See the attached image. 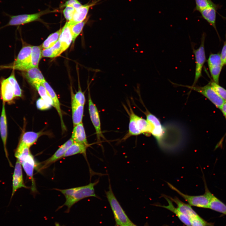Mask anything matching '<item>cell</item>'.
<instances>
[{"label": "cell", "instance_id": "37", "mask_svg": "<svg viewBox=\"0 0 226 226\" xmlns=\"http://www.w3.org/2000/svg\"><path fill=\"white\" fill-rule=\"evenodd\" d=\"M191 226H213L205 221L199 215L190 219Z\"/></svg>", "mask_w": 226, "mask_h": 226}, {"label": "cell", "instance_id": "27", "mask_svg": "<svg viewBox=\"0 0 226 226\" xmlns=\"http://www.w3.org/2000/svg\"><path fill=\"white\" fill-rule=\"evenodd\" d=\"M25 76L31 83L34 82H41L45 80L43 74L38 67H32L26 71Z\"/></svg>", "mask_w": 226, "mask_h": 226}, {"label": "cell", "instance_id": "20", "mask_svg": "<svg viewBox=\"0 0 226 226\" xmlns=\"http://www.w3.org/2000/svg\"><path fill=\"white\" fill-rule=\"evenodd\" d=\"M163 196L166 199L168 202L167 206L161 205H155V206L164 208L174 213L180 220L186 226H191L190 221L189 218L177 207H175L173 205L172 202L165 195H163Z\"/></svg>", "mask_w": 226, "mask_h": 226}, {"label": "cell", "instance_id": "31", "mask_svg": "<svg viewBox=\"0 0 226 226\" xmlns=\"http://www.w3.org/2000/svg\"><path fill=\"white\" fill-rule=\"evenodd\" d=\"M61 46L58 40L51 47L45 49L42 51V56L44 57L53 58L60 55L61 54Z\"/></svg>", "mask_w": 226, "mask_h": 226}, {"label": "cell", "instance_id": "22", "mask_svg": "<svg viewBox=\"0 0 226 226\" xmlns=\"http://www.w3.org/2000/svg\"><path fill=\"white\" fill-rule=\"evenodd\" d=\"M72 116L73 127L82 122L84 106L78 104L72 96Z\"/></svg>", "mask_w": 226, "mask_h": 226}, {"label": "cell", "instance_id": "5", "mask_svg": "<svg viewBox=\"0 0 226 226\" xmlns=\"http://www.w3.org/2000/svg\"><path fill=\"white\" fill-rule=\"evenodd\" d=\"M206 36L205 33H203L202 36L200 46L196 49L193 48V52L195 57L196 67L194 79L192 86L195 85L199 78L202 76V69L206 61L204 47Z\"/></svg>", "mask_w": 226, "mask_h": 226}, {"label": "cell", "instance_id": "8", "mask_svg": "<svg viewBox=\"0 0 226 226\" xmlns=\"http://www.w3.org/2000/svg\"><path fill=\"white\" fill-rule=\"evenodd\" d=\"M89 110L90 119L94 128L97 139L103 138L101 129L100 115L97 107L91 99L89 89H88Z\"/></svg>", "mask_w": 226, "mask_h": 226}, {"label": "cell", "instance_id": "3", "mask_svg": "<svg viewBox=\"0 0 226 226\" xmlns=\"http://www.w3.org/2000/svg\"><path fill=\"white\" fill-rule=\"evenodd\" d=\"M204 181L205 192L203 195L198 196H191L184 194L169 183L167 182V184L171 189L178 193L190 206L202 208H208L210 201V191L207 186L205 180H204Z\"/></svg>", "mask_w": 226, "mask_h": 226}, {"label": "cell", "instance_id": "42", "mask_svg": "<svg viewBox=\"0 0 226 226\" xmlns=\"http://www.w3.org/2000/svg\"><path fill=\"white\" fill-rule=\"evenodd\" d=\"M220 56L223 65H226V38L224 43Z\"/></svg>", "mask_w": 226, "mask_h": 226}, {"label": "cell", "instance_id": "25", "mask_svg": "<svg viewBox=\"0 0 226 226\" xmlns=\"http://www.w3.org/2000/svg\"><path fill=\"white\" fill-rule=\"evenodd\" d=\"M44 133L42 131L38 132L32 131L26 132L22 135L20 143H23L30 147Z\"/></svg>", "mask_w": 226, "mask_h": 226}, {"label": "cell", "instance_id": "11", "mask_svg": "<svg viewBox=\"0 0 226 226\" xmlns=\"http://www.w3.org/2000/svg\"><path fill=\"white\" fill-rule=\"evenodd\" d=\"M100 0H94L90 3L82 5L80 7L75 9L72 19L70 21L74 24L84 20L88 17L87 15L90 8L97 4Z\"/></svg>", "mask_w": 226, "mask_h": 226}, {"label": "cell", "instance_id": "14", "mask_svg": "<svg viewBox=\"0 0 226 226\" xmlns=\"http://www.w3.org/2000/svg\"><path fill=\"white\" fill-rule=\"evenodd\" d=\"M221 8L220 5L214 3L200 12L202 17L214 28L217 33L216 24V13L217 10Z\"/></svg>", "mask_w": 226, "mask_h": 226}, {"label": "cell", "instance_id": "34", "mask_svg": "<svg viewBox=\"0 0 226 226\" xmlns=\"http://www.w3.org/2000/svg\"><path fill=\"white\" fill-rule=\"evenodd\" d=\"M62 29L50 35L42 44V46L44 49L52 47L58 40Z\"/></svg>", "mask_w": 226, "mask_h": 226}, {"label": "cell", "instance_id": "24", "mask_svg": "<svg viewBox=\"0 0 226 226\" xmlns=\"http://www.w3.org/2000/svg\"><path fill=\"white\" fill-rule=\"evenodd\" d=\"M21 165L27 175L30 177L32 180V190H35V183L33 178V174L35 164L34 158L31 154L24 160Z\"/></svg>", "mask_w": 226, "mask_h": 226}, {"label": "cell", "instance_id": "32", "mask_svg": "<svg viewBox=\"0 0 226 226\" xmlns=\"http://www.w3.org/2000/svg\"><path fill=\"white\" fill-rule=\"evenodd\" d=\"M89 18V16H88L87 18L83 21L76 23L73 24L70 21H69L73 43L74 42L76 38L82 31L85 25L88 21Z\"/></svg>", "mask_w": 226, "mask_h": 226}, {"label": "cell", "instance_id": "13", "mask_svg": "<svg viewBox=\"0 0 226 226\" xmlns=\"http://www.w3.org/2000/svg\"><path fill=\"white\" fill-rule=\"evenodd\" d=\"M22 187H27L24 183L21 164L17 159L13 175V189L11 198L17 190Z\"/></svg>", "mask_w": 226, "mask_h": 226}, {"label": "cell", "instance_id": "35", "mask_svg": "<svg viewBox=\"0 0 226 226\" xmlns=\"http://www.w3.org/2000/svg\"><path fill=\"white\" fill-rule=\"evenodd\" d=\"M7 78L12 85L15 97H21L22 96V90L15 78L13 71Z\"/></svg>", "mask_w": 226, "mask_h": 226}, {"label": "cell", "instance_id": "46", "mask_svg": "<svg viewBox=\"0 0 226 226\" xmlns=\"http://www.w3.org/2000/svg\"><path fill=\"white\" fill-rule=\"evenodd\" d=\"M55 226H61L60 224L56 222L55 223Z\"/></svg>", "mask_w": 226, "mask_h": 226}, {"label": "cell", "instance_id": "33", "mask_svg": "<svg viewBox=\"0 0 226 226\" xmlns=\"http://www.w3.org/2000/svg\"><path fill=\"white\" fill-rule=\"evenodd\" d=\"M42 51L39 46H32L31 53V64L32 67H38L42 56Z\"/></svg>", "mask_w": 226, "mask_h": 226}, {"label": "cell", "instance_id": "18", "mask_svg": "<svg viewBox=\"0 0 226 226\" xmlns=\"http://www.w3.org/2000/svg\"><path fill=\"white\" fill-rule=\"evenodd\" d=\"M166 196L176 204L178 209L186 216L189 220L198 215L192 208L191 206L182 202L178 197H175L172 198L169 196Z\"/></svg>", "mask_w": 226, "mask_h": 226}, {"label": "cell", "instance_id": "39", "mask_svg": "<svg viewBox=\"0 0 226 226\" xmlns=\"http://www.w3.org/2000/svg\"><path fill=\"white\" fill-rule=\"evenodd\" d=\"M72 94V96L74 100L79 105L84 106L86 101L85 98L79 85L78 91L76 94Z\"/></svg>", "mask_w": 226, "mask_h": 226}, {"label": "cell", "instance_id": "16", "mask_svg": "<svg viewBox=\"0 0 226 226\" xmlns=\"http://www.w3.org/2000/svg\"><path fill=\"white\" fill-rule=\"evenodd\" d=\"M0 84V94L3 102L12 103L15 96L12 85L8 78L3 79Z\"/></svg>", "mask_w": 226, "mask_h": 226}, {"label": "cell", "instance_id": "38", "mask_svg": "<svg viewBox=\"0 0 226 226\" xmlns=\"http://www.w3.org/2000/svg\"><path fill=\"white\" fill-rule=\"evenodd\" d=\"M210 83L217 94L226 101V90L213 81L211 82Z\"/></svg>", "mask_w": 226, "mask_h": 226}, {"label": "cell", "instance_id": "15", "mask_svg": "<svg viewBox=\"0 0 226 226\" xmlns=\"http://www.w3.org/2000/svg\"><path fill=\"white\" fill-rule=\"evenodd\" d=\"M7 121L6 115L5 103L3 102L2 110L0 117V134L3 142L6 156L8 159L10 166H12L8 158L6 149V142L8 136Z\"/></svg>", "mask_w": 226, "mask_h": 226}, {"label": "cell", "instance_id": "30", "mask_svg": "<svg viewBox=\"0 0 226 226\" xmlns=\"http://www.w3.org/2000/svg\"><path fill=\"white\" fill-rule=\"evenodd\" d=\"M31 83L36 88L41 98L51 106H53V102L51 96L41 82H34Z\"/></svg>", "mask_w": 226, "mask_h": 226}, {"label": "cell", "instance_id": "29", "mask_svg": "<svg viewBox=\"0 0 226 226\" xmlns=\"http://www.w3.org/2000/svg\"><path fill=\"white\" fill-rule=\"evenodd\" d=\"M30 147L26 145L19 143L15 153V156L21 164L31 154Z\"/></svg>", "mask_w": 226, "mask_h": 226}, {"label": "cell", "instance_id": "1", "mask_svg": "<svg viewBox=\"0 0 226 226\" xmlns=\"http://www.w3.org/2000/svg\"><path fill=\"white\" fill-rule=\"evenodd\" d=\"M98 182L97 181L84 186L66 189H56L65 196L66 201L63 205L67 207V212L74 204L80 200L89 197H97L95 194L94 187Z\"/></svg>", "mask_w": 226, "mask_h": 226}, {"label": "cell", "instance_id": "23", "mask_svg": "<svg viewBox=\"0 0 226 226\" xmlns=\"http://www.w3.org/2000/svg\"><path fill=\"white\" fill-rule=\"evenodd\" d=\"M71 138L74 142L89 146L82 122L73 127Z\"/></svg>", "mask_w": 226, "mask_h": 226}, {"label": "cell", "instance_id": "36", "mask_svg": "<svg viewBox=\"0 0 226 226\" xmlns=\"http://www.w3.org/2000/svg\"><path fill=\"white\" fill-rule=\"evenodd\" d=\"M196 7L194 11L200 12L206 8L213 5L212 0H195Z\"/></svg>", "mask_w": 226, "mask_h": 226}, {"label": "cell", "instance_id": "17", "mask_svg": "<svg viewBox=\"0 0 226 226\" xmlns=\"http://www.w3.org/2000/svg\"><path fill=\"white\" fill-rule=\"evenodd\" d=\"M59 40L61 46V53L69 47L73 40L72 35L69 21L66 22L62 29Z\"/></svg>", "mask_w": 226, "mask_h": 226}, {"label": "cell", "instance_id": "4", "mask_svg": "<svg viewBox=\"0 0 226 226\" xmlns=\"http://www.w3.org/2000/svg\"><path fill=\"white\" fill-rule=\"evenodd\" d=\"M32 47V46H23L13 64L6 67L24 71L32 67L31 60Z\"/></svg>", "mask_w": 226, "mask_h": 226}, {"label": "cell", "instance_id": "45", "mask_svg": "<svg viewBox=\"0 0 226 226\" xmlns=\"http://www.w3.org/2000/svg\"><path fill=\"white\" fill-rule=\"evenodd\" d=\"M138 226L136 225H135L134 224H133L132 225H129V226ZM162 226H167L166 225H164Z\"/></svg>", "mask_w": 226, "mask_h": 226}, {"label": "cell", "instance_id": "40", "mask_svg": "<svg viewBox=\"0 0 226 226\" xmlns=\"http://www.w3.org/2000/svg\"><path fill=\"white\" fill-rule=\"evenodd\" d=\"M75 9L72 6H67L65 7L63 11V15L68 21L72 20Z\"/></svg>", "mask_w": 226, "mask_h": 226}, {"label": "cell", "instance_id": "19", "mask_svg": "<svg viewBox=\"0 0 226 226\" xmlns=\"http://www.w3.org/2000/svg\"><path fill=\"white\" fill-rule=\"evenodd\" d=\"M42 83L47 90V92L51 96L53 102V106L56 109L60 116L61 120V126L62 130H66V128L64 124L63 120L62 115V110L61 108L60 103L59 101L58 98L57 97L56 94L51 86L46 81V80L42 82Z\"/></svg>", "mask_w": 226, "mask_h": 226}, {"label": "cell", "instance_id": "10", "mask_svg": "<svg viewBox=\"0 0 226 226\" xmlns=\"http://www.w3.org/2000/svg\"><path fill=\"white\" fill-rule=\"evenodd\" d=\"M146 120L152 126V134L160 143L164 134L165 129L159 119L148 111L146 112Z\"/></svg>", "mask_w": 226, "mask_h": 226}, {"label": "cell", "instance_id": "12", "mask_svg": "<svg viewBox=\"0 0 226 226\" xmlns=\"http://www.w3.org/2000/svg\"><path fill=\"white\" fill-rule=\"evenodd\" d=\"M74 142L71 138L67 141L51 157L43 162L41 169L45 168L51 164L63 158L67 149Z\"/></svg>", "mask_w": 226, "mask_h": 226}, {"label": "cell", "instance_id": "6", "mask_svg": "<svg viewBox=\"0 0 226 226\" xmlns=\"http://www.w3.org/2000/svg\"><path fill=\"white\" fill-rule=\"evenodd\" d=\"M53 12L49 9H47L33 14H22L15 15L4 13L5 15L9 17L10 19L8 23L4 27L18 26L38 20L42 15Z\"/></svg>", "mask_w": 226, "mask_h": 226}, {"label": "cell", "instance_id": "43", "mask_svg": "<svg viewBox=\"0 0 226 226\" xmlns=\"http://www.w3.org/2000/svg\"><path fill=\"white\" fill-rule=\"evenodd\" d=\"M78 0H68L61 6L62 8L65 7L67 6H73L75 4L79 3Z\"/></svg>", "mask_w": 226, "mask_h": 226}, {"label": "cell", "instance_id": "41", "mask_svg": "<svg viewBox=\"0 0 226 226\" xmlns=\"http://www.w3.org/2000/svg\"><path fill=\"white\" fill-rule=\"evenodd\" d=\"M36 104L37 108L41 110H47L51 106L41 98L37 100Z\"/></svg>", "mask_w": 226, "mask_h": 226}, {"label": "cell", "instance_id": "26", "mask_svg": "<svg viewBox=\"0 0 226 226\" xmlns=\"http://www.w3.org/2000/svg\"><path fill=\"white\" fill-rule=\"evenodd\" d=\"M208 208L226 215V205L215 196L211 192Z\"/></svg>", "mask_w": 226, "mask_h": 226}, {"label": "cell", "instance_id": "7", "mask_svg": "<svg viewBox=\"0 0 226 226\" xmlns=\"http://www.w3.org/2000/svg\"><path fill=\"white\" fill-rule=\"evenodd\" d=\"M189 89L195 91L205 96L213 104L217 107L220 109L225 101L221 98L211 86L210 83L204 86H184Z\"/></svg>", "mask_w": 226, "mask_h": 226}, {"label": "cell", "instance_id": "21", "mask_svg": "<svg viewBox=\"0 0 226 226\" xmlns=\"http://www.w3.org/2000/svg\"><path fill=\"white\" fill-rule=\"evenodd\" d=\"M129 122L128 132L124 136L122 140H125L131 136L141 134L138 127L136 119V115L130 106Z\"/></svg>", "mask_w": 226, "mask_h": 226}, {"label": "cell", "instance_id": "44", "mask_svg": "<svg viewBox=\"0 0 226 226\" xmlns=\"http://www.w3.org/2000/svg\"><path fill=\"white\" fill-rule=\"evenodd\" d=\"M220 109L226 117V101L223 104Z\"/></svg>", "mask_w": 226, "mask_h": 226}, {"label": "cell", "instance_id": "9", "mask_svg": "<svg viewBox=\"0 0 226 226\" xmlns=\"http://www.w3.org/2000/svg\"><path fill=\"white\" fill-rule=\"evenodd\" d=\"M209 71L213 82L218 84L220 74L224 66L219 53L211 54L207 60Z\"/></svg>", "mask_w": 226, "mask_h": 226}, {"label": "cell", "instance_id": "28", "mask_svg": "<svg viewBox=\"0 0 226 226\" xmlns=\"http://www.w3.org/2000/svg\"><path fill=\"white\" fill-rule=\"evenodd\" d=\"M89 146L74 142L67 149L63 158L77 154H85L86 149Z\"/></svg>", "mask_w": 226, "mask_h": 226}, {"label": "cell", "instance_id": "2", "mask_svg": "<svg viewBox=\"0 0 226 226\" xmlns=\"http://www.w3.org/2000/svg\"><path fill=\"white\" fill-rule=\"evenodd\" d=\"M106 195L112 210L117 226H127L134 223L130 220L115 196L110 183Z\"/></svg>", "mask_w": 226, "mask_h": 226}]
</instances>
